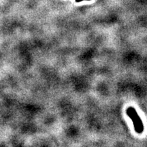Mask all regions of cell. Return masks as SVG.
I'll use <instances>...</instances> for the list:
<instances>
[{
	"mask_svg": "<svg viewBox=\"0 0 147 147\" xmlns=\"http://www.w3.org/2000/svg\"><path fill=\"white\" fill-rule=\"evenodd\" d=\"M126 113L127 115L131 119L136 132H137L138 134H142L144 131V125L135 108L133 107L127 108Z\"/></svg>",
	"mask_w": 147,
	"mask_h": 147,
	"instance_id": "6da1fadb",
	"label": "cell"
},
{
	"mask_svg": "<svg viewBox=\"0 0 147 147\" xmlns=\"http://www.w3.org/2000/svg\"><path fill=\"white\" fill-rule=\"evenodd\" d=\"M76 1H84V0H76Z\"/></svg>",
	"mask_w": 147,
	"mask_h": 147,
	"instance_id": "7a4b0ae2",
	"label": "cell"
}]
</instances>
